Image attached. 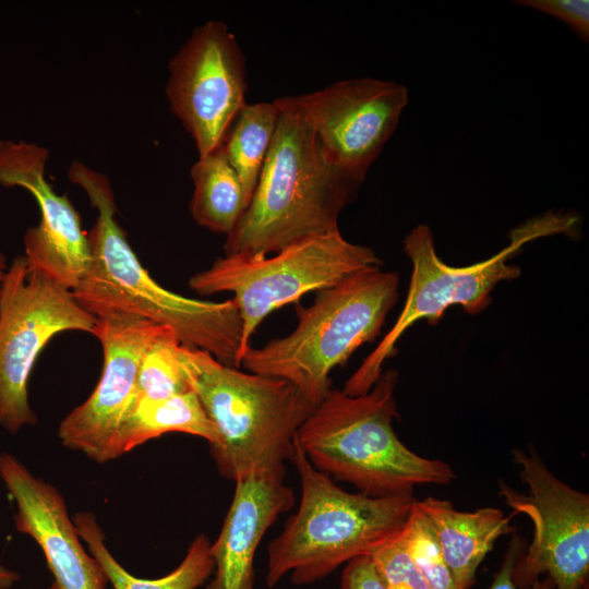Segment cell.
I'll use <instances>...</instances> for the list:
<instances>
[{"mask_svg":"<svg viewBox=\"0 0 589 589\" xmlns=\"http://www.w3.org/2000/svg\"><path fill=\"white\" fill-rule=\"evenodd\" d=\"M69 178L98 211L87 236L92 264L72 290L80 305L96 317L123 313L167 326L182 345L239 368L242 322L233 300H196L164 288L141 264L117 221L109 179L77 160L72 161Z\"/></svg>","mask_w":589,"mask_h":589,"instance_id":"1","label":"cell"},{"mask_svg":"<svg viewBox=\"0 0 589 589\" xmlns=\"http://www.w3.org/2000/svg\"><path fill=\"white\" fill-rule=\"evenodd\" d=\"M252 197L227 235L225 255L264 256L339 231L341 211L363 179L335 166L308 122L284 99Z\"/></svg>","mask_w":589,"mask_h":589,"instance_id":"2","label":"cell"},{"mask_svg":"<svg viewBox=\"0 0 589 589\" xmlns=\"http://www.w3.org/2000/svg\"><path fill=\"white\" fill-rule=\"evenodd\" d=\"M397 371L389 369L364 394L330 388L294 436L311 465L373 497L412 494L417 485L455 480L447 462L416 454L397 436Z\"/></svg>","mask_w":589,"mask_h":589,"instance_id":"3","label":"cell"},{"mask_svg":"<svg viewBox=\"0 0 589 589\" xmlns=\"http://www.w3.org/2000/svg\"><path fill=\"white\" fill-rule=\"evenodd\" d=\"M179 363L214 424L211 447L219 473L235 482L254 473L285 474L298 429L315 407L286 380L242 372L181 345Z\"/></svg>","mask_w":589,"mask_h":589,"instance_id":"4","label":"cell"},{"mask_svg":"<svg viewBox=\"0 0 589 589\" xmlns=\"http://www.w3.org/2000/svg\"><path fill=\"white\" fill-rule=\"evenodd\" d=\"M290 461L300 478V503L268 543L267 587L286 575L296 586L311 585L371 555L401 531L417 501L412 494L373 497L342 490L311 465L296 437Z\"/></svg>","mask_w":589,"mask_h":589,"instance_id":"5","label":"cell"},{"mask_svg":"<svg viewBox=\"0 0 589 589\" xmlns=\"http://www.w3.org/2000/svg\"><path fill=\"white\" fill-rule=\"evenodd\" d=\"M398 285V275L380 266L347 276L317 291L310 306L297 304L296 328L261 348H249L241 365L290 382L316 406L332 388V371L381 334Z\"/></svg>","mask_w":589,"mask_h":589,"instance_id":"6","label":"cell"},{"mask_svg":"<svg viewBox=\"0 0 589 589\" xmlns=\"http://www.w3.org/2000/svg\"><path fill=\"white\" fill-rule=\"evenodd\" d=\"M381 264L372 248L352 243L337 231L298 241L269 255L218 257L207 269L191 276L189 286L204 296L233 293L242 322L241 366L254 332L276 309Z\"/></svg>","mask_w":589,"mask_h":589,"instance_id":"7","label":"cell"},{"mask_svg":"<svg viewBox=\"0 0 589 589\" xmlns=\"http://www.w3.org/2000/svg\"><path fill=\"white\" fill-rule=\"evenodd\" d=\"M572 221L555 215L544 216L522 225L512 233L510 242L493 256L469 266H450L435 251L431 229L426 225L413 228L404 240V251L411 266V277L404 308L392 328L346 381L342 390L350 396L369 392L393 357L398 340L414 323L426 320L436 323L452 305H460L470 314L483 311L491 302L496 285L517 278L518 266L509 259L527 242L567 230Z\"/></svg>","mask_w":589,"mask_h":589,"instance_id":"8","label":"cell"},{"mask_svg":"<svg viewBox=\"0 0 589 589\" xmlns=\"http://www.w3.org/2000/svg\"><path fill=\"white\" fill-rule=\"evenodd\" d=\"M97 318L72 291L16 256L0 281V426L16 434L35 425L28 401L33 366L49 340L64 330L95 333Z\"/></svg>","mask_w":589,"mask_h":589,"instance_id":"9","label":"cell"},{"mask_svg":"<svg viewBox=\"0 0 589 589\" xmlns=\"http://www.w3.org/2000/svg\"><path fill=\"white\" fill-rule=\"evenodd\" d=\"M528 494L498 481V495L514 514H525L533 524V539L518 557L513 580L527 588L548 576L555 589H588L589 495L560 480L536 450L514 449Z\"/></svg>","mask_w":589,"mask_h":589,"instance_id":"10","label":"cell"},{"mask_svg":"<svg viewBox=\"0 0 589 589\" xmlns=\"http://www.w3.org/2000/svg\"><path fill=\"white\" fill-rule=\"evenodd\" d=\"M166 94L171 111L194 140L199 157L218 148L244 100L243 53L227 25L196 27L171 58Z\"/></svg>","mask_w":589,"mask_h":589,"instance_id":"11","label":"cell"},{"mask_svg":"<svg viewBox=\"0 0 589 589\" xmlns=\"http://www.w3.org/2000/svg\"><path fill=\"white\" fill-rule=\"evenodd\" d=\"M284 99L308 122L327 158L364 180L409 97L399 83L365 77Z\"/></svg>","mask_w":589,"mask_h":589,"instance_id":"12","label":"cell"},{"mask_svg":"<svg viewBox=\"0 0 589 589\" xmlns=\"http://www.w3.org/2000/svg\"><path fill=\"white\" fill-rule=\"evenodd\" d=\"M96 318L94 336L104 351L103 372L89 397L60 422L58 436L63 446L103 464L116 459V436L134 400L142 358L169 327L123 313Z\"/></svg>","mask_w":589,"mask_h":589,"instance_id":"13","label":"cell"},{"mask_svg":"<svg viewBox=\"0 0 589 589\" xmlns=\"http://www.w3.org/2000/svg\"><path fill=\"white\" fill-rule=\"evenodd\" d=\"M48 157L47 148L35 143L1 140L0 185L33 194L40 220L24 235V256L32 267L72 291L91 267L92 250L79 213L45 178Z\"/></svg>","mask_w":589,"mask_h":589,"instance_id":"14","label":"cell"},{"mask_svg":"<svg viewBox=\"0 0 589 589\" xmlns=\"http://www.w3.org/2000/svg\"><path fill=\"white\" fill-rule=\"evenodd\" d=\"M0 478L16 504V530L39 545L58 589H106L107 575L83 548L60 492L7 452L0 453Z\"/></svg>","mask_w":589,"mask_h":589,"instance_id":"15","label":"cell"},{"mask_svg":"<svg viewBox=\"0 0 589 589\" xmlns=\"http://www.w3.org/2000/svg\"><path fill=\"white\" fill-rule=\"evenodd\" d=\"M285 474L261 472L236 481L232 502L211 552L206 589H254V557L264 534L294 504Z\"/></svg>","mask_w":589,"mask_h":589,"instance_id":"16","label":"cell"},{"mask_svg":"<svg viewBox=\"0 0 589 589\" xmlns=\"http://www.w3.org/2000/svg\"><path fill=\"white\" fill-rule=\"evenodd\" d=\"M417 506L430 519L444 558L460 589H470L476 573L498 538L514 531L512 516L496 507L460 512L446 500L428 496Z\"/></svg>","mask_w":589,"mask_h":589,"instance_id":"17","label":"cell"},{"mask_svg":"<svg viewBox=\"0 0 589 589\" xmlns=\"http://www.w3.org/2000/svg\"><path fill=\"white\" fill-rule=\"evenodd\" d=\"M169 432L200 436L209 448L219 443L218 433L192 389L161 399H135L124 416L115 442L116 458Z\"/></svg>","mask_w":589,"mask_h":589,"instance_id":"18","label":"cell"},{"mask_svg":"<svg viewBox=\"0 0 589 589\" xmlns=\"http://www.w3.org/2000/svg\"><path fill=\"white\" fill-rule=\"evenodd\" d=\"M77 533L88 552L105 570L113 589H197L212 575L214 561L212 542L199 534L190 544L182 562L169 574L155 578H139L130 574L110 553L105 536L92 513H77L73 517Z\"/></svg>","mask_w":589,"mask_h":589,"instance_id":"19","label":"cell"},{"mask_svg":"<svg viewBox=\"0 0 589 589\" xmlns=\"http://www.w3.org/2000/svg\"><path fill=\"white\" fill-rule=\"evenodd\" d=\"M194 192L190 211L199 226L229 235L248 206L238 175L225 156L221 145L199 157L191 168Z\"/></svg>","mask_w":589,"mask_h":589,"instance_id":"20","label":"cell"},{"mask_svg":"<svg viewBox=\"0 0 589 589\" xmlns=\"http://www.w3.org/2000/svg\"><path fill=\"white\" fill-rule=\"evenodd\" d=\"M279 115L280 109L275 100L245 104L221 144L226 158L243 187L248 204L271 147Z\"/></svg>","mask_w":589,"mask_h":589,"instance_id":"21","label":"cell"},{"mask_svg":"<svg viewBox=\"0 0 589 589\" xmlns=\"http://www.w3.org/2000/svg\"><path fill=\"white\" fill-rule=\"evenodd\" d=\"M181 345L171 328L153 340L139 368L134 400L161 399L191 389L179 363Z\"/></svg>","mask_w":589,"mask_h":589,"instance_id":"22","label":"cell"},{"mask_svg":"<svg viewBox=\"0 0 589 589\" xmlns=\"http://www.w3.org/2000/svg\"><path fill=\"white\" fill-rule=\"evenodd\" d=\"M404 545L430 589H460L450 572L434 528L417 501L400 531Z\"/></svg>","mask_w":589,"mask_h":589,"instance_id":"23","label":"cell"},{"mask_svg":"<svg viewBox=\"0 0 589 589\" xmlns=\"http://www.w3.org/2000/svg\"><path fill=\"white\" fill-rule=\"evenodd\" d=\"M370 556L387 589H430L408 554L400 532Z\"/></svg>","mask_w":589,"mask_h":589,"instance_id":"24","label":"cell"},{"mask_svg":"<svg viewBox=\"0 0 589 589\" xmlns=\"http://www.w3.org/2000/svg\"><path fill=\"white\" fill-rule=\"evenodd\" d=\"M529 7L567 24L582 40L589 38V1L587 0H520Z\"/></svg>","mask_w":589,"mask_h":589,"instance_id":"25","label":"cell"},{"mask_svg":"<svg viewBox=\"0 0 589 589\" xmlns=\"http://www.w3.org/2000/svg\"><path fill=\"white\" fill-rule=\"evenodd\" d=\"M339 589H387L370 555L349 561L342 570Z\"/></svg>","mask_w":589,"mask_h":589,"instance_id":"26","label":"cell"},{"mask_svg":"<svg viewBox=\"0 0 589 589\" xmlns=\"http://www.w3.org/2000/svg\"><path fill=\"white\" fill-rule=\"evenodd\" d=\"M519 539L514 538L505 555L504 562L495 574L489 589H555L553 581L548 576L537 579L527 588H519L515 585L513 580V569L519 557Z\"/></svg>","mask_w":589,"mask_h":589,"instance_id":"27","label":"cell"},{"mask_svg":"<svg viewBox=\"0 0 589 589\" xmlns=\"http://www.w3.org/2000/svg\"><path fill=\"white\" fill-rule=\"evenodd\" d=\"M19 579V573L0 565V589H11Z\"/></svg>","mask_w":589,"mask_h":589,"instance_id":"28","label":"cell"},{"mask_svg":"<svg viewBox=\"0 0 589 589\" xmlns=\"http://www.w3.org/2000/svg\"><path fill=\"white\" fill-rule=\"evenodd\" d=\"M8 266L5 262V256L0 252V281L2 279L3 274L5 273Z\"/></svg>","mask_w":589,"mask_h":589,"instance_id":"29","label":"cell"},{"mask_svg":"<svg viewBox=\"0 0 589 589\" xmlns=\"http://www.w3.org/2000/svg\"><path fill=\"white\" fill-rule=\"evenodd\" d=\"M12 589V588H11ZM47 589H58L55 582H52Z\"/></svg>","mask_w":589,"mask_h":589,"instance_id":"30","label":"cell"}]
</instances>
